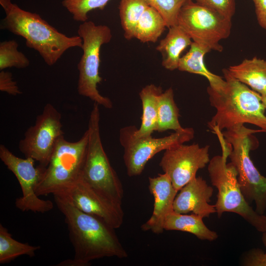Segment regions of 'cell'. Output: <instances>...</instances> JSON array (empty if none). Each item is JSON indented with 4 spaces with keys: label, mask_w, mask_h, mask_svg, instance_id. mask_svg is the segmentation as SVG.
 Wrapping results in <instances>:
<instances>
[{
    "label": "cell",
    "mask_w": 266,
    "mask_h": 266,
    "mask_svg": "<svg viewBox=\"0 0 266 266\" xmlns=\"http://www.w3.org/2000/svg\"><path fill=\"white\" fill-rule=\"evenodd\" d=\"M55 203L65 218L69 237L74 250V259L83 266L104 257L128 256L115 229L102 219L82 212L62 197L54 195Z\"/></svg>",
    "instance_id": "6da1fadb"
},
{
    "label": "cell",
    "mask_w": 266,
    "mask_h": 266,
    "mask_svg": "<svg viewBox=\"0 0 266 266\" xmlns=\"http://www.w3.org/2000/svg\"><path fill=\"white\" fill-rule=\"evenodd\" d=\"M222 71L225 84L207 89L210 104L216 110L208 127L215 133L249 123L266 132V108L261 95L234 78L228 69Z\"/></svg>",
    "instance_id": "7a4b0ae2"
},
{
    "label": "cell",
    "mask_w": 266,
    "mask_h": 266,
    "mask_svg": "<svg viewBox=\"0 0 266 266\" xmlns=\"http://www.w3.org/2000/svg\"><path fill=\"white\" fill-rule=\"evenodd\" d=\"M0 4L5 14L0 29L23 37L26 46L36 51L48 66L55 65L68 49L82 48L83 40L78 35L66 36L39 14L21 8L11 0H0Z\"/></svg>",
    "instance_id": "3957f363"
},
{
    "label": "cell",
    "mask_w": 266,
    "mask_h": 266,
    "mask_svg": "<svg viewBox=\"0 0 266 266\" xmlns=\"http://www.w3.org/2000/svg\"><path fill=\"white\" fill-rule=\"evenodd\" d=\"M222 155L210 160L208 171L211 182L218 190L214 204L218 216L228 212L238 214L258 231L266 232V216L254 210L245 199L237 180L234 166L227 158L232 150L231 145L224 140L220 141Z\"/></svg>",
    "instance_id": "277c9868"
},
{
    "label": "cell",
    "mask_w": 266,
    "mask_h": 266,
    "mask_svg": "<svg viewBox=\"0 0 266 266\" xmlns=\"http://www.w3.org/2000/svg\"><path fill=\"white\" fill-rule=\"evenodd\" d=\"M100 117L99 105L94 102L88 122L87 153L80 177L97 192L122 205L124 197L122 184L103 148Z\"/></svg>",
    "instance_id": "5b68a950"
},
{
    "label": "cell",
    "mask_w": 266,
    "mask_h": 266,
    "mask_svg": "<svg viewBox=\"0 0 266 266\" xmlns=\"http://www.w3.org/2000/svg\"><path fill=\"white\" fill-rule=\"evenodd\" d=\"M263 132L238 126L222 133L225 140L232 146L229 157L237 172V180L244 197L249 203L254 202L256 211L264 214L266 210V177L263 176L250 159L253 149L252 134Z\"/></svg>",
    "instance_id": "8992f818"
},
{
    "label": "cell",
    "mask_w": 266,
    "mask_h": 266,
    "mask_svg": "<svg viewBox=\"0 0 266 266\" xmlns=\"http://www.w3.org/2000/svg\"><path fill=\"white\" fill-rule=\"evenodd\" d=\"M77 33L83 40V54L77 65V92L99 105L111 109L113 107L111 100L102 96L98 90V85L102 81L99 74L100 48L110 41L111 30L106 25H97L93 21H87L79 25Z\"/></svg>",
    "instance_id": "52a82bcc"
},
{
    "label": "cell",
    "mask_w": 266,
    "mask_h": 266,
    "mask_svg": "<svg viewBox=\"0 0 266 266\" xmlns=\"http://www.w3.org/2000/svg\"><path fill=\"white\" fill-rule=\"evenodd\" d=\"M88 138L87 130L77 141H69L64 135L58 139L35 189L38 196L54 195L79 179L86 158Z\"/></svg>",
    "instance_id": "ba28073f"
},
{
    "label": "cell",
    "mask_w": 266,
    "mask_h": 266,
    "mask_svg": "<svg viewBox=\"0 0 266 266\" xmlns=\"http://www.w3.org/2000/svg\"><path fill=\"white\" fill-rule=\"evenodd\" d=\"M135 126L130 125L120 130L119 141L124 149L123 159L127 174L135 176L141 174L148 161L160 152L183 144L194 137V130L186 128L160 138L152 135L137 136Z\"/></svg>",
    "instance_id": "9c48e42d"
},
{
    "label": "cell",
    "mask_w": 266,
    "mask_h": 266,
    "mask_svg": "<svg viewBox=\"0 0 266 266\" xmlns=\"http://www.w3.org/2000/svg\"><path fill=\"white\" fill-rule=\"evenodd\" d=\"M177 25L193 42L221 52L223 47L219 42L230 35L232 20L192 0H187L179 13Z\"/></svg>",
    "instance_id": "30bf717a"
},
{
    "label": "cell",
    "mask_w": 266,
    "mask_h": 266,
    "mask_svg": "<svg viewBox=\"0 0 266 266\" xmlns=\"http://www.w3.org/2000/svg\"><path fill=\"white\" fill-rule=\"evenodd\" d=\"M61 113L51 103H47L36 118L34 125L26 131L18 147L25 157L33 159L46 167L58 139L63 135Z\"/></svg>",
    "instance_id": "8fae6325"
},
{
    "label": "cell",
    "mask_w": 266,
    "mask_h": 266,
    "mask_svg": "<svg viewBox=\"0 0 266 266\" xmlns=\"http://www.w3.org/2000/svg\"><path fill=\"white\" fill-rule=\"evenodd\" d=\"M0 159L15 175L21 186L22 196L15 201L19 209L43 213L53 208L51 201L40 199L35 193L46 167L39 165L35 166V161L32 158L15 156L3 144L0 145Z\"/></svg>",
    "instance_id": "7c38bea8"
},
{
    "label": "cell",
    "mask_w": 266,
    "mask_h": 266,
    "mask_svg": "<svg viewBox=\"0 0 266 266\" xmlns=\"http://www.w3.org/2000/svg\"><path fill=\"white\" fill-rule=\"evenodd\" d=\"M209 145L179 144L165 151L159 166L179 191L196 176L199 169L209 163Z\"/></svg>",
    "instance_id": "4fadbf2b"
},
{
    "label": "cell",
    "mask_w": 266,
    "mask_h": 266,
    "mask_svg": "<svg viewBox=\"0 0 266 266\" xmlns=\"http://www.w3.org/2000/svg\"><path fill=\"white\" fill-rule=\"evenodd\" d=\"M54 195L62 197L82 212L102 219L115 229L123 224L124 213L122 205L97 192L80 177L74 184Z\"/></svg>",
    "instance_id": "5bb4252c"
},
{
    "label": "cell",
    "mask_w": 266,
    "mask_h": 266,
    "mask_svg": "<svg viewBox=\"0 0 266 266\" xmlns=\"http://www.w3.org/2000/svg\"><path fill=\"white\" fill-rule=\"evenodd\" d=\"M179 191L173 202L174 212H191L202 218L216 212L215 205L209 203L213 189L201 177L196 176Z\"/></svg>",
    "instance_id": "9a60e30c"
},
{
    "label": "cell",
    "mask_w": 266,
    "mask_h": 266,
    "mask_svg": "<svg viewBox=\"0 0 266 266\" xmlns=\"http://www.w3.org/2000/svg\"><path fill=\"white\" fill-rule=\"evenodd\" d=\"M149 189L154 199V208L151 217L141 227L144 231L154 233L163 232L166 216L173 211V202L178 193L168 175L164 173L154 177H149Z\"/></svg>",
    "instance_id": "2e32d148"
},
{
    "label": "cell",
    "mask_w": 266,
    "mask_h": 266,
    "mask_svg": "<svg viewBox=\"0 0 266 266\" xmlns=\"http://www.w3.org/2000/svg\"><path fill=\"white\" fill-rule=\"evenodd\" d=\"M192 42L191 37L178 25L169 28L166 37L156 48L162 55L163 66L169 70L178 69L181 53Z\"/></svg>",
    "instance_id": "e0dca14e"
},
{
    "label": "cell",
    "mask_w": 266,
    "mask_h": 266,
    "mask_svg": "<svg viewBox=\"0 0 266 266\" xmlns=\"http://www.w3.org/2000/svg\"><path fill=\"white\" fill-rule=\"evenodd\" d=\"M230 74L262 96L266 95V61L256 57L228 68Z\"/></svg>",
    "instance_id": "ac0fdd59"
},
{
    "label": "cell",
    "mask_w": 266,
    "mask_h": 266,
    "mask_svg": "<svg viewBox=\"0 0 266 266\" xmlns=\"http://www.w3.org/2000/svg\"><path fill=\"white\" fill-rule=\"evenodd\" d=\"M202 219L194 213L182 214L172 211L165 218L164 229L189 233L201 240L211 241L216 239L218 236L217 233L208 229Z\"/></svg>",
    "instance_id": "d6986e66"
},
{
    "label": "cell",
    "mask_w": 266,
    "mask_h": 266,
    "mask_svg": "<svg viewBox=\"0 0 266 266\" xmlns=\"http://www.w3.org/2000/svg\"><path fill=\"white\" fill-rule=\"evenodd\" d=\"M211 50L206 46L193 42L189 51L180 58L178 69L203 76L208 80L209 86L216 88L221 86L225 80L211 72L205 66L204 56Z\"/></svg>",
    "instance_id": "ffe728a7"
},
{
    "label": "cell",
    "mask_w": 266,
    "mask_h": 266,
    "mask_svg": "<svg viewBox=\"0 0 266 266\" xmlns=\"http://www.w3.org/2000/svg\"><path fill=\"white\" fill-rule=\"evenodd\" d=\"M163 92L161 86L153 84L147 85L139 93L142 106L141 123L136 127L134 134L137 136L152 135L156 131L157 123L158 97Z\"/></svg>",
    "instance_id": "44dd1931"
},
{
    "label": "cell",
    "mask_w": 266,
    "mask_h": 266,
    "mask_svg": "<svg viewBox=\"0 0 266 266\" xmlns=\"http://www.w3.org/2000/svg\"><path fill=\"white\" fill-rule=\"evenodd\" d=\"M179 109L174 100L171 88L162 92L158 97L157 123L156 131L163 132L171 130L174 132L183 130L179 123Z\"/></svg>",
    "instance_id": "7402d4cb"
},
{
    "label": "cell",
    "mask_w": 266,
    "mask_h": 266,
    "mask_svg": "<svg viewBox=\"0 0 266 266\" xmlns=\"http://www.w3.org/2000/svg\"><path fill=\"white\" fill-rule=\"evenodd\" d=\"M167 28L162 15L148 6L139 20L134 32V38L140 41L156 42Z\"/></svg>",
    "instance_id": "603a6c76"
},
{
    "label": "cell",
    "mask_w": 266,
    "mask_h": 266,
    "mask_svg": "<svg viewBox=\"0 0 266 266\" xmlns=\"http://www.w3.org/2000/svg\"><path fill=\"white\" fill-rule=\"evenodd\" d=\"M148 6L144 0H120L119 15L124 36L127 40L134 38L136 25Z\"/></svg>",
    "instance_id": "cb8c5ba5"
},
{
    "label": "cell",
    "mask_w": 266,
    "mask_h": 266,
    "mask_svg": "<svg viewBox=\"0 0 266 266\" xmlns=\"http://www.w3.org/2000/svg\"><path fill=\"white\" fill-rule=\"evenodd\" d=\"M39 246L24 243L13 239L7 229L0 224V264L9 263L23 255L32 257Z\"/></svg>",
    "instance_id": "d4e9b609"
},
{
    "label": "cell",
    "mask_w": 266,
    "mask_h": 266,
    "mask_svg": "<svg viewBox=\"0 0 266 266\" xmlns=\"http://www.w3.org/2000/svg\"><path fill=\"white\" fill-rule=\"evenodd\" d=\"M18 43L15 40H5L0 43V70L8 67L24 68L29 66L30 62L18 49Z\"/></svg>",
    "instance_id": "484cf974"
},
{
    "label": "cell",
    "mask_w": 266,
    "mask_h": 266,
    "mask_svg": "<svg viewBox=\"0 0 266 266\" xmlns=\"http://www.w3.org/2000/svg\"><path fill=\"white\" fill-rule=\"evenodd\" d=\"M110 0H63V6L71 14L72 18L81 23L87 21L88 13L95 9L102 10Z\"/></svg>",
    "instance_id": "4316f807"
},
{
    "label": "cell",
    "mask_w": 266,
    "mask_h": 266,
    "mask_svg": "<svg viewBox=\"0 0 266 266\" xmlns=\"http://www.w3.org/2000/svg\"><path fill=\"white\" fill-rule=\"evenodd\" d=\"M163 17L167 28L177 25L180 10L187 0H144Z\"/></svg>",
    "instance_id": "83f0119b"
},
{
    "label": "cell",
    "mask_w": 266,
    "mask_h": 266,
    "mask_svg": "<svg viewBox=\"0 0 266 266\" xmlns=\"http://www.w3.org/2000/svg\"><path fill=\"white\" fill-rule=\"evenodd\" d=\"M199 4L232 20L235 10V0H195Z\"/></svg>",
    "instance_id": "f1b7e54d"
},
{
    "label": "cell",
    "mask_w": 266,
    "mask_h": 266,
    "mask_svg": "<svg viewBox=\"0 0 266 266\" xmlns=\"http://www.w3.org/2000/svg\"><path fill=\"white\" fill-rule=\"evenodd\" d=\"M0 90L13 96L22 94L17 82L13 80L12 73L4 70L0 72Z\"/></svg>",
    "instance_id": "f546056e"
},
{
    "label": "cell",
    "mask_w": 266,
    "mask_h": 266,
    "mask_svg": "<svg viewBox=\"0 0 266 266\" xmlns=\"http://www.w3.org/2000/svg\"><path fill=\"white\" fill-rule=\"evenodd\" d=\"M243 264L247 266H266V252L260 248L252 249L246 255Z\"/></svg>",
    "instance_id": "4dcf8cb0"
},
{
    "label": "cell",
    "mask_w": 266,
    "mask_h": 266,
    "mask_svg": "<svg viewBox=\"0 0 266 266\" xmlns=\"http://www.w3.org/2000/svg\"><path fill=\"white\" fill-rule=\"evenodd\" d=\"M255 13L260 26L266 30V0H252Z\"/></svg>",
    "instance_id": "1f68e13d"
},
{
    "label": "cell",
    "mask_w": 266,
    "mask_h": 266,
    "mask_svg": "<svg viewBox=\"0 0 266 266\" xmlns=\"http://www.w3.org/2000/svg\"><path fill=\"white\" fill-rule=\"evenodd\" d=\"M262 241L264 243V245L266 247V232L263 233Z\"/></svg>",
    "instance_id": "d6a6232c"
},
{
    "label": "cell",
    "mask_w": 266,
    "mask_h": 266,
    "mask_svg": "<svg viewBox=\"0 0 266 266\" xmlns=\"http://www.w3.org/2000/svg\"><path fill=\"white\" fill-rule=\"evenodd\" d=\"M262 102L266 109V95L262 96Z\"/></svg>",
    "instance_id": "836d02e7"
}]
</instances>
